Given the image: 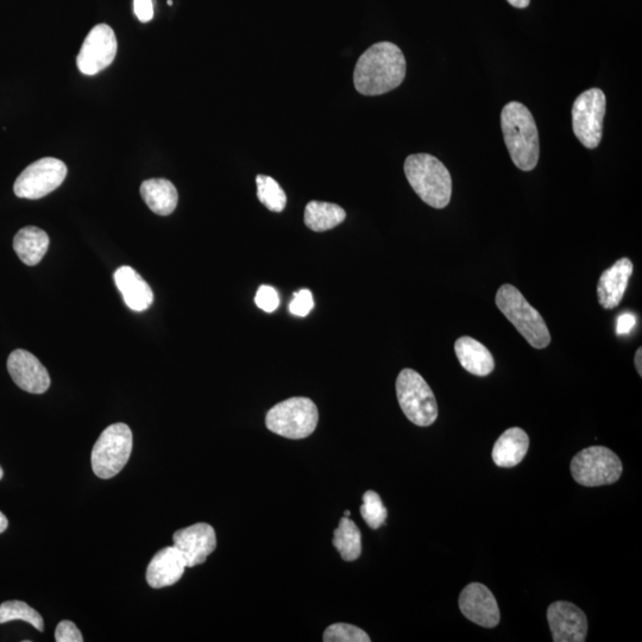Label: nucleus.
Returning <instances> with one entry per match:
<instances>
[{
    "instance_id": "8",
    "label": "nucleus",
    "mask_w": 642,
    "mask_h": 642,
    "mask_svg": "<svg viewBox=\"0 0 642 642\" xmlns=\"http://www.w3.org/2000/svg\"><path fill=\"white\" fill-rule=\"evenodd\" d=\"M570 470L583 487L608 486L620 480L622 463L618 455L604 446H590L572 459Z\"/></svg>"
},
{
    "instance_id": "30",
    "label": "nucleus",
    "mask_w": 642,
    "mask_h": 642,
    "mask_svg": "<svg viewBox=\"0 0 642 642\" xmlns=\"http://www.w3.org/2000/svg\"><path fill=\"white\" fill-rule=\"evenodd\" d=\"M313 307L314 301L311 291L301 289V291L294 294L291 305H289V311H291L294 316L306 317L308 313L313 310Z\"/></svg>"
},
{
    "instance_id": "38",
    "label": "nucleus",
    "mask_w": 642,
    "mask_h": 642,
    "mask_svg": "<svg viewBox=\"0 0 642 642\" xmlns=\"http://www.w3.org/2000/svg\"><path fill=\"white\" fill-rule=\"evenodd\" d=\"M350 515H351V512H350V511H345V512H344V516H346V518H349V516H350Z\"/></svg>"
},
{
    "instance_id": "20",
    "label": "nucleus",
    "mask_w": 642,
    "mask_h": 642,
    "mask_svg": "<svg viewBox=\"0 0 642 642\" xmlns=\"http://www.w3.org/2000/svg\"><path fill=\"white\" fill-rule=\"evenodd\" d=\"M455 352L459 363L468 373L476 376L493 373L495 360L492 352L476 339L468 336L457 339Z\"/></svg>"
},
{
    "instance_id": "26",
    "label": "nucleus",
    "mask_w": 642,
    "mask_h": 642,
    "mask_svg": "<svg viewBox=\"0 0 642 642\" xmlns=\"http://www.w3.org/2000/svg\"><path fill=\"white\" fill-rule=\"evenodd\" d=\"M22 620L30 623L37 631H44L42 616L27 603L21 601H8L0 604V623Z\"/></svg>"
},
{
    "instance_id": "24",
    "label": "nucleus",
    "mask_w": 642,
    "mask_h": 642,
    "mask_svg": "<svg viewBox=\"0 0 642 642\" xmlns=\"http://www.w3.org/2000/svg\"><path fill=\"white\" fill-rule=\"evenodd\" d=\"M332 543L345 562H354L362 555L360 528L346 516L339 521L337 530L333 532Z\"/></svg>"
},
{
    "instance_id": "5",
    "label": "nucleus",
    "mask_w": 642,
    "mask_h": 642,
    "mask_svg": "<svg viewBox=\"0 0 642 642\" xmlns=\"http://www.w3.org/2000/svg\"><path fill=\"white\" fill-rule=\"evenodd\" d=\"M396 395L402 412L414 425L431 426L438 418V404L432 389L417 371L404 369L396 380Z\"/></svg>"
},
{
    "instance_id": "15",
    "label": "nucleus",
    "mask_w": 642,
    "mask_h": 642,
    "mask_svg": "<svg viewBox=\"0 0 642 642\" xmlns=\"http://www.w3.org/2000/svg\"><path fill=\"white\" fill-rule=\"evenodd\" d=\"M8 370L16 385L31 394L46 393L50 387V376L46 368L27 350L11 352Z\"/></svg>"
},
{
    "instance_id": "34",
    "label": "nucleus",
    "mask_w": 642,
    "mask_h": 642,
    "mask_svg": "<svg viewBox=\"0 0 642 642\" xmlns=\"http://www.w3.org/2000/svg\"><path fill=\"white\" fill-rule=\"evenodd\" d=\"M509 4L518 9H526L530 5L531 0H507Z\"/></svg>"
},
{
    "instance_id": "32",
    "label": "nucleus",
    "mask_w": 642,
    "mask_h": 642,
    "mask_svg": "<svg viewBox=\"0 0 642 642\" xmlns=\"http://www.w3.org/2000/svg\"><path fill=\"white\" fill-rule=\"evenodd\" d=\"M134 10L138 20L142 23H147L153 20V0H134Z\"/></svg>"
},
{
    "instance_id": "28",
    "label": "nucleus",
    "mask_w": 642,
    "mask_h": 642,
    "mask_svg": "<svg viewBox=\"0 0 642 642\" xmlns=\"http://www.w3.org/2000/svg\"><path fill=\"white\" fill-rule=\"evenodd\" d=\"M323 640L325 642H370L371 639L363 629L348 623H336L326 628Z\"/></svg>"
},
{
    "instance_id": "22",
    "label": "nucleus",
    "mask_w": 642,
    "mask_h": 642,
    "mask_svg": "<svg viewBox=\"0 0 642 642\" xmlns=\"http://www.w3.org/2000/svg\"><path fill=\"white\" fill-rule=\"evenodd\" d=\"M49 248V236L36 226H27L17 232L14 238V249L20 260L33 267L42 261Z\"/></svg>"
},
{
    "instance_id": "25",
    "label": "nucleus",
    "mask_w": 642,
    "mask_h": 642,
    "mask_svg": "<svg viewBox=\"0 0 642 642\" xmlns=\"http://www.w3.org/2000/svg\"><path fill=\"white\" fill-rule=\"evenodd\" d=\"M256 184L257 198L269 211L280 213L285 210L287 195L278 181L267 175H258Z\"/></svg>"
},
{
    "instance_id": "35",
    "label": "nucleus",
    "mask_w": 642,
    "mask_h": 642,
    "mask_svg": "<svg viewBox=\"0 0 642 642\" xmlns=\"http://www.w3.org/2000/svg\"><path fill=\"white\" fill-rule=\"evenodd\" d=\"M642 349L639 348L637 350V354H635V368H637V371L640 376H642Z\"/></svg>"
},
{
    "instance_id": "29",
    "label": "nucleus",
    "mask_w": 642,
    "mask_h": 642,
    "mask_svg": "<svg viewBox=\"0 0 642 642\" xmlns=\"http://www.w3.org/2000/svg\"><path fill=\"white\" fill-rule=\"evenodd\" d=\"M255 302L262 311L272 313L278 310L280 298L273 287L261 286L256 293Z\"/></svg>"
},
{
    "instance_id": "16",
    "label": "nucleus",
    "mask_w": 642,
    "mask_h": 642,
    "mask_svg": "<svg viewBox=\"0 0 642 642\" xmlns=\"http://www.w3.org/2000/svg\"><path fill=\"white\" fill-rule=\"evenodd\" d=\"M185 558L175 546L156 553L147 569V582L153 589L172 587L185 574Z\"/></svg>"
},
{
    "instance_id": "37",
    "label": "nucleus",
    "mask_w": 642,
    "mask_h": 642,
    "mask_svg": "<svg viewBox=\"0 0 642 642\" xmlns=\"http://www.w3.org/2000/svg\"><path fill=\"white\" fill-rule=\"evenodd\" d=\"M3 476H4V471L2 467H0V480H2Z\"/></svg>"
},
{
    "instance_id": "36",
    "label": "nucleus",
    "mask_w": 642,
    "mask_h": 642,
    "mask_svg": "<svg viewBox=\"0 0 642 642\" xmlns=\"http://www.w3.org/2000/svg\"><path fill=\"white\" fill-rule=\"evenodd\" d=\"M9 521L6 519V516L0 512V534L8 530Z\"/></svg>"
},
{
    "instance_id": "4",
    "label": "nucleus",
    "mask_w": 642,
    "mask_h": 642,
    "mask_svg": "<svg viewBox=\"0 0 642 642\" xmlns=\"http://www.w3.org/2000/svg\"><path fill=\"white\" fill-rule=\"evenodd\" d=\"M496 305L533 348L545 349L550 345L549 327L518 288L512 285L501 286L496 294Z\"/></svg>"
},
{
    "instance_id": "33",
    "label": "nucleus",
    "mask_w": 642,
    "mask_h": 642,
    "mask_svg": "<svg viewBox=\"0 0 642 642\" xmlns=\"http://www.w3.org/2000/svg\"><path fill=\"white\" fill-rule=\"evenodd\" d=\"M635 325H637V318H635L632 313H623L618 318L616 332H618L620 336H626L628 333H631Z\"/></svg>"
},
{
    "instance_id": "18",
    "label": "nucleus",
    "mask_w": 642,
    "mask_h": 642,
    "mask_svg": "<svg viewBox=\"0 0 642 642\" xmlns=\"http://www.w3.org/2000/svg\"><path fill=\"white\" fill-rule=\"evenodd\" d=\"M115 281L123 295L125 304L132 311L143 312L153 304V291L135 269L128 266L119 268L115 274Z\"/></svg>"
},
{
    "instance_id": "11",
    "label": "nucleus",
    "mask_w": 642,
    "mask_h": 642,
    "mask_svg": "<svg viewBox=\"0 0 642 642\" xmlns=\"http://www.w3.org/2000/svg\"><path fill=\"white\" fill-rule=\"evenodd\" d=\"M117 39L110 25L98 24L88 33L81 47L77 65L80 72L96 75L109 67L117 55Z\"/></svg>"
},
{
    "instance_id": "1",
    "label": "nucleus",
    "mask_w": 642,
    "mask_h": 642,
    "mask_svg": "<svg viewBox=\"0 0 642 642\" xmlns=\"http://www.w3.org/2000/svg\"><path fill=\"white\" fill-rule=\"evenodd\" d=\"M404 53L392 42L375 43L358 59L354 83L363 96H381L399 87L406 78Z\"/></svg>"
},
{
    "instance_id": "14",
    "label": "nucleus",
    "mask_w": 642,
    "mask_h": 642,
    "mask_svg": "<svg viewBox=\"0 0 642 642\" xmlns=\"http://www.w3.org/2000/svg\"><path fill=\"white\" fill-rule=\"evenodd\" d=\"M459 608L471 622L484 628H494L500 622V609L492 591L481 583H471L459 596Z\"/></svg>"
},
{
    "instance_id": "13",
    "label": "nucleus",
    "mask_w": 642,
    "mask_h": 642,
    "mask_svg": "<svg viewBox=\"0 0 642 642\" xmlns=\"http://www.w3.org/2000/svg\"><path fill=\"white\" fill-rule=\"evenodd\" d=\"M173 541V546L185 558L187 568H194V566L205 563L207 557L217 549L216 531L205 522H199V524L176 531Z\"/></svg>"
},
{
    "instance_id": "23",
    "label": "nucleus",
    "mask_w": 642,
    "mask_h": 642,
    "mask_svg": "<svg viewBox=\"0 0 642 642\" xmlns=\"http://www.w3.org/2000/svg\"><path fill=\"white\" fill-rule=\"evenodd\" d=\"M346 218L341 206L324 201H311L305 210V224L314 232H325L335 229Z\"/></svg>"
},
{
    "instance_id": "12",
    "label": "nucleus",
    "mask_w": 642,
    "mask_h": 642,
    "mask_svg": "<svg viewBox=\"0 0 642 642\" xmlns=\"http://www.w3.org/2000/svg\"><path fill=\"white\" fill-rule=\"evenodd\" d=\"M547 621L555 642H584L587 639V615L574 603H552L547 609Z\"/></svg>"
},
{
    "instance_id": "9",
    "label": "nucleus",
    "mask_w": 642,
    "mask_h": 642,
    "mask_svg": "<svg viewBox=\"0 0 642 642\" xmlns=\"http://www.w3.org/2000/svg\"><path fill=\"white\" fill-rule=\"evenodd\" d=\"M606 106L607 99L600 88H590L575 100L572 106V128L577 140L585 148L595 149L600 146Z\"/></svg>"
},
{
    "instance_id": "19",
    "label": "nucleus",
    "mask_w": 642,
    "mask_h": 642,
    "mask_svg": "<svg viewBox=\"0 0 642 642\" xmlns=\"http://www.w3.org/2000/svg\"><path fill=\"white\" fill-rule=\"evenodd\" d=\"M528 448V434L519 427L509 428L494 445L493 461L500 468L516 467L524 461Z\"/></svg>"
},
{
    "instance_id": "10",
    "label": "nucleus",
    "mask_w": 642,
    "mask_h": 642,
    "mask_svg": "<svg viewBox=\"0 0 642 642\" xmlns=\"http://www.w3.org/2000/svg\"><path fill=\"white\" fill-rule=\"evenodd\" d=\"M66 176L64 162L54 157H44L24 169L15 182L14 192L18 198L41 199L59 188Z\"/></svg>"
},
{
    "instance_id": "17",
    "label": "nucleus",
    "mask_w": 642,
    "mask_h": 642,
    "mask_svg": "<svg viewBox=\"0 0 642 642\" xmlns=\"http://www.w3.org/2000/svg\"><path fill=\"white\" fill-rule=\"evenodd\" d=\"M633 270V263L627 257L615 262L612 268L604 270L597 286V297L603 308L614 310L620 305Z\"/></svg>"
},
{
    "instance_id": "39",
    "label": "nucleus",
    "mask_w": 642,
    "mask_h": 642,
    "mask_svg": "<svg viewBox=\"0 0 642 642\" xmlns=\"http://www.w3.org/2000/svg\"><path fill=\"white\" fill-rule=\"evenodd\" d=\"M168 5H173V0H168Z\"/></svg>"
},
{
    "instance_id": "2",
    "label": "nucleus",
    "mask_w": 642,
    "mask_h": 642,
    "mask_svg": "<svg viewBox=\"0 0 642 642\" xmlns=\"http://www.w3.org/2000/svg\"><path fill=\"white\" fill-rule=\"evenodd\" d=\"M505 143L516 167L531 172L540 155L539 132L530 110L519 102L508 103L501 112Z\"/></svg>"
},
{
    "instance_id": "21",
    "label": "nucleus",
    "mask_w": 642,
    "mask_h": 642,
    "mask_svg": "<svg viewBox=\"0 0 642 642\" xmlns=\"http://www.w3.org/2000/svg\"><path fill=\"white\" fill-rule=\"evenodd\" d=\"M141 195L151 211L159 216H169L178 206L179 194L171 181L150 179L141 186Z\"/></svg>"
},
{
    "instance_id": "3",
    "label": "nucleus",
    "mask_w": 642,
    "mask_h": 642,
    "mask_svg": "<svg viewBox=\"0 0 642 642\" xmlns=\"http://www.w3.org/2000/svg\"><path fill=\"white\" fill-rule=\"evenodd\" d=\"M405 174L414 192L428 206L442 210L450 204L451 175L437 157L428 154L409 155L405 161Z\"/></svg>"
},
{
    "instance_id": "6",
    "label": "nucleus",
    "mask_w": 642,
    "mask_h": 642,
    "mask_svg": "<svg viewBox=\"0 0 642 642\" xmlns=\"http://www.w3.org/2000/svg\"><path fill=\"white\" fill-rule=\"evenodd\" d=\"M319 412L307 398H291L275 405L267 414L269 431L287 439H305L316 431Z\"/></svg>"
},
{
    "instance_id": "7",
    "label": "nucleus",
    "mask_w": 642,
    "mask_h": 642,
    "mask_svg": "<svg viewBox=\"0 0 642 642\" xmlns=\"http://www.w3.org/2000/svg\"><path fill=\"white\" fill-rule=\"evenodd\" d=\"M132 444L134 439L128 425L119 423L105 428L92 451L94 474L103 480L118 475L129 462Z\"/></svg>"
},
{
    "instance_id": "31",
    "label": "nucleus",
    "mask_w": 642,
    "mask_h": 642,
    "mask_svg": "<svg viewBox=\"0 0 642 642\" xmlns=\"http://www.w3.org/2000/svg\"><path fill=\"white\" fill-rule=\"evenodd\" d=\"M55 640L58 642H83V634L72 621H61L56 627Z\"/></svg>"
},
{
    "instance_id": "27",
    "label": "nucleus",
    "mask_w": 642,
    "mask_h": 642,
    "mask_svg": "<svg viewBox=\"0 0 642 642\" xmlns=\"http://www.w3.org/2000/svg\"><path fill=\"white\" fill-rule=\"evenodd\" d=\"M362 518L370 528L377 530L383 524H385L388 516V511L381 497L373 490H368L367 493L363 495V505L360 508Z\"/></svg>"
}]
</instances>
